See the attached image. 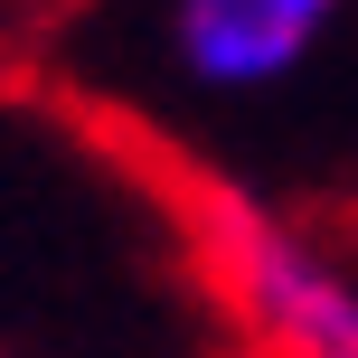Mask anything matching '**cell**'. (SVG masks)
I'll use <instances>...</instances> for the list:
<instances>
[{"label": "cell", "instance_id": "obj_1", "mask_svg": "<svg viewBox=\"0 0 358 358\" xmlns=\"http://www.w3.org/2000/svg\"><path fill=\"white\" fill-rule=\"evenodd\" d=\"M198 273L264 358H358V273L227 179H189Z\"/></svg>", "mask_w": 358, "mask_h": 358}, {"label": "cell", "instance_id": "obj_2", "mask_svg": "<svg viewBox=\"0 0 358 358\" xmlns=\"http://www.w3.org/2000/svg\"><path fill=\"white\" fill-rule=\"evenodd\" d=\"M349 0H161L170 57L208 94H264L330 38Z\"/></svg>", "mask_w": 358, "mask_h": 358}]
</instances>
